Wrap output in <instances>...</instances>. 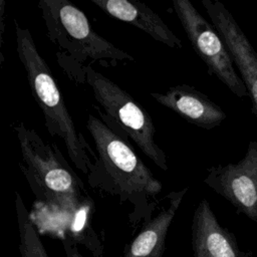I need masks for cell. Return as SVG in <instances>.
Listing matches in <instances>:
<instances>
[{"instance_id": "obj_14", "label": "cell", "mask_w": 257, "mask_h": 257, "mask_svg": "<svg viewBox=\"0 0 257 257\" xmlns=\"http://www.w3.org/2000/svg\"><path fill=\"white\" fill-rule=\"evenodd\" d=\"M16 215L19 230L20 257H49L30 219V214L20 197L16 194Z\"/></svg>"}, {"instance_id": "obj_5", "label": "cell", "mask_w": 257, "mask_h": 257, "mask_svg": "<svg viewBox=\"0 0 257 257\" xmlns=\"http://www.w3.org/2000/svg\"><path fill=\"white\" fill-rule=\"evenodd\" d=\"M86 126L100 160L121 193L153 197L162 191V183L112 128L93 114H88Z\"/></svg>"}, {"instance_id": "obj_1", "label": "cell", "mask_w": 257, "mask_h": 257, "mask_svg": "<svg viewBox=\"0 0 257 257\" xmlns=\"http://www.w3.org/2000/svg\"><path fill=\"white\" fill-rule=\"evenodd\" d=\"M14 25L16 51L26 71L33 97L43 112L46 130L50 136L62 140L73 165L87 174L91 168L90 160L52 71L39 53L30 30L22 27L16 19Z\"/></svg>"}, {"instance_id": "obj_9", "label": "cell", "mask_w": 257, "mask_h": 257, "mask_svg": "<svg viewBox=\"0 0 257 257\" xmlns=\"http://www.w3.org/2000/svg\"><path fill=\"white\" fill-rule=\"evenodd\" d=\"M191 244L194 257H251V253L239 248L235 236L220 225L206 199L195 209Z\"/></svg>"}, {"instance_id": "obj_4", "label": "cell", "mask_w": 257, "mask_h": 257, "mask_svg": "<svg viewBox=\"0 0 257 257\" xmlns=\"http://www.w3.org/2000/svg\"><path fill=\"white\" fill-rule=\"evenodd\" d=\"M85 81L90 86L94 98L116 123L159 168L168 171L164 151L155 141L156 127L152 117L123 88L111 79L86 66L83 69Z\"/></svg>"}, {"instance_id": "obj_12", "label": "cell", "mask_w": 257, "mask_h": 257, "mask_svg": "<svg viewBox=\"0 0 257 257\" xmlns=\"http://www.w3.org/2000/svg\"><path fill=\"white\" fill-rule=\"evenodd\" d=\"M188 188L172 192L169 204L143 225L136 237L125 246L121 257H163L166 237Z\"/></svg>"}, {"instance_id": "obj_15", "label": "cell", "mask_w": 257, "mask_h": 257, "mask_svg": "<svg viewBox=\"0 0 257 257\" xmlns=\"http://www.w3.org/2000/svg\"><path fill=\"white\" fill-rule=\"evenodd\" d=\"M35 212L30 215L32 223L39 227L42 233H48L60 240L64 239L68 233L72 213L49 206L39 202Z\"/></svg>"}, {"instance_id": "obj_11", "label": "cell", "mask_w": 257, "mask_h": 257, "mask_svg": "<svg viewBox=\"0 0 257 257\" xmlns=\"http://www.w3.org/2000/svg\"><path fill=\"white\" fill-rule=\"evenodd\" d=\"M110 17L143 30L155 40L171 47L182 48L181 39L149 6L130 0H90Z\"/></svg>"}, {"instance_id": "obj_7", "label": "cell", "mask_w": 257, "mask_h": 257, "mask_svg": "<svg viewBox=\"0 0 257 257\" xmlns=\"http://www.w3.org/2000/svg\"><path fill=\"white\" fill-rule=\"evenodd\" d=\"M204 182L257 223V142L249 143L239 163L209 169Z\"/></svg>"}, {"instance_id": "obj_2", "label": "cell", "mask_w": 257, "mask_h": 257, "mask_svg": "<svg viewBox=\"0 0 257 257\" xmlns=\"http://www.w3.org/2000/svg\"><path fill=\"white\" fill-rule=\"evenodd\" d=\"M41 12L50 41L73 63L83 65L97 62L113 66L135 58L100 36L90 25L86 15L67 0H40Z\"/></svg>"}, {"instance_id": "obj_16", "label": "cell", "mask_w": 257, "mask_h": 257, "mask_svg": "<svg viewBox=\"0 0 257 257\" xmlns=\"http://www.w3.org/2000/svg\"><path fill=\"white\" fill-rule=\"evenodd\" d=\"M61 242L66 257H83L78 251L77 244L68 235H66L65 238L61 240Z\"/></svg>"}, {"instance_id": "obj_10", "label": "cell", "mask_w": 257, "mask_h": 257, "mask_svg": "<svg viewBox=\"0 0 257 257\" xmlns=\"http://www.w3.org/2000/svg\"><path fill=\"white\" fill-rule=\"evenodd\" d=\"M151 96L186 121L205 130L218 126L226 118L225 112L218 104L187 84L171 86L165 93L153 92Z\"/></svg>"}, {"instance_id": "obj_6", "label": "cell", "mask_w": 257, "mask_h": 257, "mask_svg": "<svg viewBox=\"0 0 257 257\" xmlns=\"http://www.w3.org/2000/svg\"><path fill=\"white\" fill-rule=\"evenodd\" d=\"M173 8L187 37L209 71L239 97L249 95L218 31L189 0H174Z\"/></svg>"}, {"instance_id": "obj_3", "label": "cell", "mask_w": 257, "mask_h": 257, "mask_svg": "<svg viewBox=\"0 0 257 257\" xmlns=\"http://www.w3.org/2000/svg\"><path fill=\"white\" fill-rule=\"evenodd\" d=\"M14 130L25 164L23 172L39 202L73 213L83 199L76 176L34 128L21 121Z\"/></svg>"}, {"instance_id": "obj_13", "label": "cell", "mask_w": 257, "mask_h": 257, "mask_svg": "<svg viewBox=\"0 0 257 257\" xmlns=\"http://www.w3.org/2000/svg\"><path fill=\"white\" fill-rule=\"evenodd\" d=\"M93 203L85 197L77 209L72 213L67 235L76 243L86 247L94 257L102 255V245L99 242L90 223Z\"/></svg>"}, {"instance_id": "obj_8", "label": "cell", "mask_w": 257, "mask_h": 257, "mask_svg": "<svg viewBox=\"0 0 257 257\" xmlns=\"http://www.w3.org/2000/svg\"><path fill=\"white\" fill-rule=\"evenodd\" d=\"M213 26L237 66L257 114V53L227 8L217 0H202Z\"/></svg>"}]
</instances>
